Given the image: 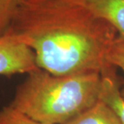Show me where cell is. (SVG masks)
<instances>
[{
  "mask_svg": "<svg viewBox=\"0 0 124 124\" xmlns=\"http://www.w3.org/2000/svg\"><path fill=\"white\" fill-rule=\"evenodd\" d=\"M7 33L33 52L39 69L53 75L103 74L115 68L107 55L117 32L72 0L19 3Z\"/></svg>",
  "mask_w": 124,
  "mask_h": 124,
  "instance_id": "obj_1",
  "label": "cell"
},
{
  "mask_svg": "<svg viewBox=\"0 0 124 124\" xmlns=\"http://www.w3.org/2000/svg\"><path fill=\"white\" fill-rule=\"evenodd\" d=\"M65 124H122L117 115L101 100Z\"/></svg>",
  "mask_w": 124,
  "mask_h": 124,
  "instance_id": "obj_6",
  "label": "cell"
},
{
  "mask_svg": "<svg viewBox=\"0 0 124 124\" xmlns=\"http://www.w3.org/2000/svg\"><path fill=\"white\" fill-rule=\"evenodd\" d=\"M101 74L53 75L36 69L27 74L9 104L45 124H65L100 99Z\"/></svg>",
  "mask_w": 124,
  "mask_h": 124,
  "instance_id": "obj_2",
  "label": "cell"
},
{
  "mask_svg": "<svg viewBox=\"0 0 124 124\" xmlns=\"http://www.w3.org/2000/svg\"><path fill=\"white\" fill-rule=\"evenodd\" d=\"M100 100L109 106L124 124V99L121 95L115 68L101 74Z\"/></svg>",
  "mask_w": 124,
  "mask_h": 124,
  "instance_id": "obj_5",
  "label": "cell"
},
{
  "mask_svg": "<svg viewBox=\"0 0 124 124\" xmlns=\"http://www.w3.org/2000/svg\"><path fill=\"white\" fill-rule=\"evenodd\" d=\"M108 63L113 67H118L124 73V41L118 37L114 42L107 55ZM124 99V87L121 91Z\"/></svg>",
  "mask_w": 124,
  "mask_h": 124,
  "instance_id": "obj_9",
  "label": "cell"
},
{
  "mask_svg": "<svg viewBox=\"0 0 124 124\" xmlns=\"http://www.w3.org/2000/svg\"><path fill=\"white\" fill-rule=\"evenodd\" d=\"M19 4V0H0V37L7 33Z\"/></svg>",
  "mask_w": 124,
  "mask_h": 124,
  "instance_id": "obj_8",
  "label": "cell"
},
{
  "mask_svg": "<svg viewBox=\"0 0 124 124\" xmlns=\"http://www.w3.org/2000/svg\"><path fill=\"white\" fill-rule=\"evenodd\" d=\"M38 69L34 53L8 33L0 37V76L28 74Z\"/></svg>",
  "mask_w": 124,
  "mask_h": 124,
  "instance_id": "obj_3",
  "label": "cell"
},
{
  "mask_svg": "<svg viewBox=\"0 0 124 124\" xmlns=\"http://www.w3.org/2000/svg\"><path fill=\"white\" fill-rule=\"evenodd\" d=\"M108 23L124 41V0H72Z\"/></svg>",
  "mask_w": 124,
  "mask_h": 124,
  "instance_id": "obj_4",
  "label": "cell"
},
{
  "mask_svg": "<svg viewBox=\"0 0 124 124\" xmlns=\"http://www.w3.org/2000/svg\"><path fill=\"white\" fill-rule=\"evenodd\" d=\"M0 124H45L30 118L11 106H6L0 110Z\"/></svg>",
  "mask_w": 124,
  "mask_h": 124,
  "instance_id": "obj_7",
  "label": "cell"
},
{
  "mask_svg": "<svg viewBox=\"0 0 124 124\" xmlns=\"http://www.w3.org/2000/svg\"><path fill=\"white\" fill-rule=\"evenodd\" d=\"M47 1H50V0H19V3L21 4H37Z\"/></svg>",
  "mask_w": 124,
  "mask_h": 124,
  "instance_id": "obj_10",
  "label": "cell"
}]
</instances>
